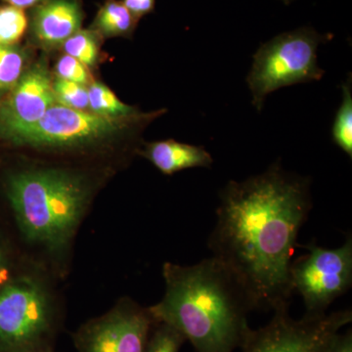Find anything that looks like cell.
I'll return each mask as SVG.
<instances>
[{
  "label": "cell",
  "mask_w": 352,
  "mask_h": 352,
  "mask_svg": "<svg viewBox=\"0 0 352 352\" xmlns=\"http://www.w3.org/2000/svg\"><path fill=\"white\" fill-rule=\"evenodd\" d=\"M219 199L208 239L212 258L242 287L252 310L289 305V268L312 207L309 180L273 164L261 175L231 180Z\"/></svg>",
  "instance_id": "cell-1"
},
{
  "label": "cell",
  "mask_w": 352,
  "mask_h": 352,
  "mask_svg": "<svg viewBox=\"0 0 352 352\" xmlns=\"http://www.w3.org/2000/svg\"><path fill=\"white\" fill-rule=\"evenodd\" d=\"M166 292L148 308L156 322L175 328L197 352H234L252 332L244 289L214 258L193 265L166 263Z\"/></svg>",
  "instance_id": "cell-2"
},
{
  "label": "cell",
  "mask_w": 352,
  "mask_h": 352,
  "mask_svg": "<svg viewBox=\"0 0 352 352\" xmlns=\"http://www.w3.org/2000/svg\"><path fill=\"white\" fill-rule=\"evenodd\" d=\"M21 232L48 251H64L87 207L89 189L80 176L59 170L21 171L7 182Z\"/></svg>",
  "instance_id": "cell-3"
},
{
  "label": "cell",
  "mask_w": 352,
  "mask_h": 352,
  "mask_svg": "<svg viewBox=\"0 0 352 352\" xmlns=\"http://www.w3.org/2000/svg\"><path fill=\"white\" fill-rule=\"evenodd\" d=\"M333 38L311 27L282 32L266 41L254 55L247 83L252 105L263 110L266 97L289 85L320 80L325 71L318 66L317 50Z\"/></svg>",
  "instance_id": "cell-4"
},
{
  "label": "cell",
  "mask_w": 352,
  "mask_h": 352,
  "mask_svg": "<svg viewBox=\"0 0 352 352\" xmlns=\"http://www.w3.org/2000/svg\"><path fill=\"white\" fill-rule=\"evenodd\" d=\"M57 328L47 289L34 277L11 280L0 288V352H43Z\"/></svg>",
  "instance_id": "cell-5"
},
{
  "label": "cell",
  "mask_w": 352,
  "mask_h": 352,
  "mask_svg": "<svg viewBox=\"0 0 352 352\" xmlns=\"http://www.w3.org/2000/svg\"><path fill=\"white\" fill-rule=\"evenodd\" d=\"M307 252L293 261L289 268L292 289L302 296L305 315L316 316L352 285V239L337 249H326L314 244L305 245Z\"/></svg>",
  "instance_id": "cell-6"
},
{
  "label": "cell",
  "mask_w": 352,
  "mask_h": 352,
  "mask_svg": "<svg viewBox=\"0 0 352 352\" xmlns=\"http://www.w3.org/2000/svg\"><path fill=\"white\" fill-rule=\"evenodd\" d=\"M289 305L277 308L270 323L252 330L242 352H325L333 338L352 321L351 309L292 318Z\"/></svg>",
  "instance_id": "cell-7"
},
{
  "label": "cell",
  "mask_w": 352,
  "mask_h": 352,
  "mask_svg": "<svg viewBox=\"0 0 352 352\" xmlns=\"http://www.w3.org/2000/svg\"><path fill=\"white\" fill-rule=\"evenodd\" d=\"M156 321L148 308L126 300L74 336L78 352H144Z\"/></svg>",
  "instance_id": "cell-8"
},
{
  "label": "cell",
  "mask_w": 352,
  "mask_h": 352,
  "mask_svg": "<svg viewBox=\"0 0 352 352\" xmlns=\"http://www.w3.org/2000/svg\"><path fill=\"white\" fill-rule=\"evenodd\" d=\"M103 117L87 111L76 110L55 103L34 126L20 134L16 143L34 146H71L98 140L120 131L126 124L124 120Z\"/></svg>",
  "instance_id": "cell-9"
},
{
  "label": "cell",
  "mask_w": 352,
  "mask_h": 352,
  "mask_svg": "<svg viewBox=\"0 0 352 352\" xmlns=\"http://www.w3.org/2000/svg\"><path fill=\"white\" fill-rule=\"evenodd\" d=\"M55 103L50 72L45 64L39 62L28 69L0 101V134L15 140L34 126Z\"/></svg>",
  "instance_id": "cell-10"
},
{
  "label": "cell",
  "mask_w": 352,
  "mask_h": 352,
  "mask_svg": "<svg viewBox=\"0 0 352 352\" xmlns=\"http://www.w3.org/2000/svg\"><path fill=\"white\" fill-rule=\"evenodd\" d=\"M82 21V9L76 0H48L34 12V34L50 45L63 43L80 31Z\"/></svg>",
  "instance_id": "cell-11"
},
{
  "label": "cell",
  "mask_w": 352,
  "mask_h": 352,
  "mask_svg": "<svg viewBox=\"0 0 352 352\" xmlns=\"http://www.w3.org/2000/svg\"><path fill=\"white\" fill-rule=\"evenodd\" d=\"M144 156L166 175L187 168H210L214 163L212 155L203 146L180 143L173 139L150 143Z\"/></svg>",
  "instance_id": "cell-12"
},
{
  "label": "cell",
  "mask_w": 352,
  "mask_h": 352,
  "mask_svg": "<svg viewBox=\"0 0 352 352\" xmlns=\"http://www.w3.org/2000/svg\"><path fill=\"white\" fill-rule=\"evenodd\" d=\"M87 89L88 108L91 113L117 119H138L147 116L140 115L135 108L122 103L103 83L91 82Z\"/></svg>",
  "instance_id": "cell-13"
},
{
  "label": "cell",
  "mask_w": 352,
  "mask_h": 352,
  "mask_svg": "<svg viewBox=\"0 0 352 352\" xmlns=\"http://www.w3.org/2000/svg\"><path fill=\"white\" fill-rule=\"evenodd\" d=\"M135 23L136 18L122 2L110 0L99 11L95 27L104 36H126L133 31Z\"/></svg>",
  "instance_id": "cell-14"
},
{
  "label": "cell",
  "mask_w": 352,
  "mask_h": 352,
  "mask_svg": "<svg viewBox=\"0 0 352 352\" xmlns=\"http://www.w3.org/2000/svg\"><path fill=\"white\" fill-rule=\"evenodd\" d=\"M351 75L342 83V101L336 113L332 127V139L338 147L352 157V83Z\"/></svg>",
  "instance_id": "cell-15"
},
{
  "label": "cell",
  "mask_w": 352,
  "mask_h": 352,
  "mask_svg": "<svg viewBox=\"0 0 352 352\" xmlns=\"http://www.w3.org/2000/svg\"><path fill=\"white\" fill-rule=\"evenodd\" d=\"M25 53L13 45L0 44V96L8 94L24 75Z\"/></svg>",
  "instance_id": "cell-16"
},
{
  "label": "cell",
  "mask_w": 352,
  "mask_h": 352,
  "mask_svg": "<svg viewBox=\"0 0 352 352\" xmlns=\"http://www.w3.org/2000/svg\"><path fill=\"white\" fill-rule=\"evenodd\" d=\"M67 55L78 60L85 66H94L98 57V43L92 32L78 31L63 43Z\"/></svg>",
  "instance_id": "cell-17"
},
{
  "label": "cell",
  "mask_w": 352,
  "mask_h": 352,
  "mask_svg": "<svg viewBox=\"0 0 352 352\" xmlns=\"http://www.w3.org/2000/svg\"><path fill=\"white\" fill-rule=\"evenodd\" d=\"M27 17L23 9L14 6L0 8V44L13 45L17 43L27 28Z\"/></svg>",
  "instance_id": "cell-18"
},
{
  "label": "cell",
  "mask_w": 352,
  "mask_h": 352,
  "mask_svg": "<svg viewBox=\"0 0 352 352\" xmlns=\"http://www.w3.org/2000/svg\"><path fill=\"white\" fill-rule=\"evenodd\" d=\"M52 90L57 104L76 110H87L88 89L85 85L57 78L52 82Z\"/></svg>",
  "instance_id": "cell-19"
},
{
  "label": "cell",
  "mask_w": 352,
  "mask_h": 352,
  "mask_svg": "<svg viewBox=\"0 0 352 352\" xmlns=\"http://www.w3.org/2000/svg\"><path fill=\"white\" fill-rule=\"evenodd\" d=\"M157 327L150 333L144 352H179L186 342L184 336L175 328L161 322H156Z\"/></svg>",
  "instance_id": "cell-20"
},
{
  "label": "cell",
  "mask_w": 352,
  "mask_h": 352,
  "mask_svg": "<svg viewBox=\"0 0 352 352\" xmlns=\"http://www.w3.org/2000/svg\"><path fill=\"white\" fill-rule=\"evenodd\" d=\"M55 69H56L58 78L78 83V85H90L91 76L88 72L87 67L69 55H64L63 57L60 58Z\"/></svg>",
  "instance_id": "cell-21"
},
{
  "label": "cell",
  "mask_w": 352,
  "mask_h": 352,
  "mask_svg": "<svg viewBox=\"0 0 352 352\" xmlns=\"http://www.w3.org/2000/svg\"><path fill=\"white\" fill-rule=\"evenodd\" d=\"M325 352H352V332L338 333L331 340Z\"/></svg>",
  "instance_id": "cell-22"
},
{
  "label": "cell",
  "mask_w": 352,
  "mask_h": 352,
  "mask_svg": "<svg viewBox=\"0 0 352 352\" xmlns=\"http://www.w3.org/2000/svg\"><path fill=\"white\" fill-rule=\"evenodd\" d=\"M122 3L138 19L154 10L155 0H124Z\"/></svg>",
  "instance_id": "cell-23"
},
{
  "label": "cell",
  "mask_w": 352,
  "mask_h": 352,
  "mask_svg": "<svg viewBox=\"0 0 352 352\" xmlns=\"http://www.w3.org/2000/svg\"><path fill=\"white\" fill-rule=\"evenodd\" d=\"M4 1L8 2L11 6L24 9L28 8V7L36 6V4L43 2L44 0H4Z\"/></svg>",
  "instance_id": "cell-24"
},
{
  "label": "cell",
  "mask_w": 352,
  "mask_h": 352,
  "mask_svg": "<svg viewBox=\"0 0 352 352\" xmlns=\"http://www.w3.org/2000/svg\"><path fill=\"white\" fill-rule=\"evenodd\" d=\"M6 254H4L3 250L0 248V273L2 272V271L4 270V268H6Z\"/></svg>",
  "instance_id": "cell-25"
},
{
  "label": "cell",
  "mask_w": 352,
  "mask_h": 352,
  "mask_svg": "<svg viewBox=\"0 0 352 352\" xmlns=\"http://www.w3.org/2000/svg\"><path fill=\"white\" fill-rule=\"evenodd\" d=\"M279 1L283 2L285 6H289V4L293 3V2L296 1V0H279Z\"/></svg>",
  "instance_id": "cell-26"
},
{
  "label": "cell",
  "mask_w": 352,
  "mask_h": 352,
  "mask_svg": "<svg viewBox=\"0 0 352 352\" xmlns=\"http://www.w3.org/2000/svg\"><path fill=\"white\" fill-rule=\"evenodd\" d=\"M43 352H52V351H51V349H48V351H43Z\"/></svg>",
  "instance_id": "cell-27"
}]
</instances>
